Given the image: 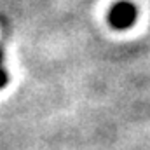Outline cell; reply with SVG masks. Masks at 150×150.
I'll list each match as a JSON object with an SVG mask.
<instances>
[{"label":"cell","mask_w":150,"mask_h":150,"mask_svg":"<svg viewBox=\"0 0 150 150\" xmlns=\"http://www.w3.org/2000/svg\"><path fill=\"white\" fill-rule=\"evenodd\" d=\"M138 11L131 2H117L108 12V21L115 30H127L136 21Z\"/></svg>","instance_id":"cell-1"},{"label":"cell","mask_w":150,"mask_h":150,"mask_svg":"<svg viewBox=\"0 0 150 150\" xmlns=\"http://www.w3.org/2000/svg\"><path fill=\"white\" fill-rule=\"evenodd\" d=\"M7 80H9V75H7L5 68H4V52H2V49H0V89L5 87Z\"/></svg>","instance_id":"cell-2"}]
</instances>
